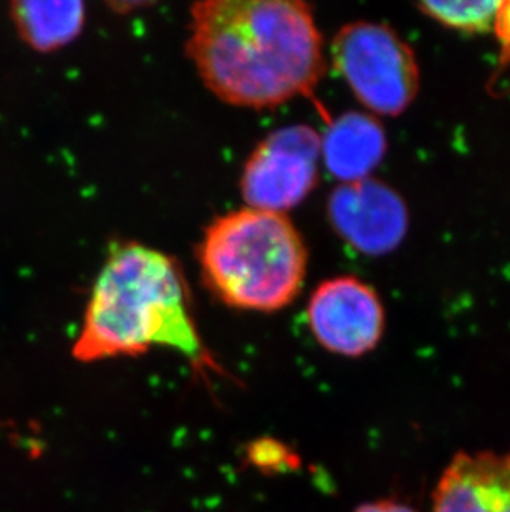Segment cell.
I'll return each instance as SVG.
<instances>
[{
    "label": "cell",
    "instance_id": "cell-1",
    "mask_svg": "<svg viewBox=\"0 0 510 512\" xmlns=\"http://www.w3.org/2000/svg\"><path fill=\"white\" fill-rule=\"evenodd\" d=\"M188 55L217 98L252 110L310 97L327 70L322 34L299 0L198 2Z\"/></svg>",
    "mask_w": 510,
    "mask_h": 512
},
{
    "label": "cell",
    "instance_id": "cell-12",
    "mask_svg": "<svg viewBox=\"0 0 510 512\" xmlns=\"http://www.w3.org/2000/svg\"><path fill=\"white\" fill-rule=\"evenodd\" d=\"M494 32L497 40L501 44L502 58L507 63L510 62V0L501 2L497 10L496 22H494Z\"/></svg>",
    "mask_w": 510,
    "mask_h": 512
},
{
    "label": "cell",
    "instance_id": "cell-4",
    "mask_svg": "<svg viewBox=\"0 0 510 512\" xmlns=\"http://www.w3.org/2000/svg\"><path fill=\"white\" fill-rule=\"evenodd\" d=\"M333 67L358 102L370 112L398 116L419 92V65L413 49L378 22H353L332 42Z\"/></svg>",
    "mask_w": 510,
    "mask_h": 512
},
{
    "label": "cell",
    "instance_id": "cell-7",
    "mask_svg": "<svg viewBox=\"0 0 510 512\" xmlns=\"http://www.w3.org/2000/svg\"><path fill=\"white\" fill-rule=\"evenodd\" d=\"M328 218L350 246L368 256L395 251L409 226L408 208L400 194L371 178L333 189Z\"/></svg>",
    "mask_w": 510,
    "mask_h": 512
},
{
    "label": "cell",
    "instance_id": "cell-8",
    "mask_svg": "<svg viewBox=\"0 0 510 512\" xmlns=\"http://www.w3.org/2000/svg\"><path fill=\"white\" fill-rule=\"evenodd\" d=\"M431 512H510V450L454 456L434 489Z\"/></svg>",
    "mask_w": 510,
    "mask_h": 512
},
{
    "label": "cell",
    "instance_id": "cell-9",
    "mask_svg": "<svg viewBox=\"0 0 510 512\" xmlns=\"http://www.w3.org/2000/svg\"><path fill=\"white\" fill-rule=\"evenodd\" d=\"M386 135L380 121L366 113L350 112L328 123L322 136V160L343 183L370 178L386 153Z\"/></svg>",
    "mask_w": 510,
    "mask_h": 512
},
{
    "label": "cell",
    "instance_id": "cell-3",
    "mask_svg": "<svg viewBox=\"0 0 510 512\" xmlns=\"http://www.w3.org/2000/svg\"><path fill=\"white\" fill-rule=\"evenodd\" d=\"M204 284L232 309L277 312L299 297L304 237L287 214L242 208L214 219L199 244Z\"/></svg>",
    "mask_w": 510,
    "mask_h": 512
},
{
    "label": "cell",
    "instance_id": "cell-2",
    "mask_svg": "<svg viewBox=\"0 0 510 512\" xmlns=\"http://www.w3.org/2000/svg\"><path fill=\"white\" fill-rule=\"evenodd\" d=\"M153 347L176 350L194 367H216L178 261L140 242H121L93 285L73 357L90 363L138 357Z\"/></svg>",
    "mask_w": 510,
    "mask_h": 512
},
{
    "label": "cell",
    "instance_id": "cell-6",
    "mask_svg": "<svg viewBox=\"0 0 510 512\" xmlns=\"http://www.w3.org/2000/svg\"><path fill=\"white\" fill-rule=\"evenodd\" d=\"M307 320L317 342L342 357H363L385 332L380 297L373 287L352 276L318 285L308 302Z\"/></svg>",
    "mask_w": 510,
    "mask_h": 512
},
{
    "label": "cell",
    "instance_id": "cell-13",
    "mask_svg": "<svg viewBox=\"0 0 510 512\" xmlns=\"http://www.w3.org/2000/svg\"><path fill=\"white\" fill-rule=\"evenodd\" d=\"M355 512H416L406 504L396 501H375V503L363 504Z\"/></svg>",
    "mask_w": 510,
    "mask_h": 512
},
{
    "label": "cell",
    "instance_id": "cell-5",
    "mask_svg": "<svg viewBox=\"0 0 510 512\" xmlns=\"http://www.w3.org/2000/svg\"><path fill=\"white\" fill-rule=\"evenodd\" d=\"M322 136L308 125L280 128L249 156L241 178L247 208L285 214L307 199L318 183Z\"/></svg>",
    "mask_w": 510,
    "mask_h": 512
},
{
    "label": "cell",
    "instance_id": "cell-10",
    "mask_svg": "<svg viewBox=\"0 0 510 512\" xmlns=\"http://www.w3.org/2000/svg\"><path fill=\"white\" fill-rule=\"evenodd\" d=\"M10 15L20 37L37 52L62 49L82 34L87 12L83 2H14Z\"/></svg>",
    "mask_w": 510,
    "mask_h": 512
},
{
    "label": "cell",
    "instance_id": "cell-11",
    "mask_svg": "<svg viewBox=\"0 0 510 512\" xmlns=\"http://www.w3.org/2000/svg\"><path fill=\"white\" fill-rule=\"evenodd\" d=\"M501 2H423L418 9L429 19L464 34H484L494 29Z\"/></svg>",
    "mask_w": 510,
    "mask_h": 512
}]
</instances>
